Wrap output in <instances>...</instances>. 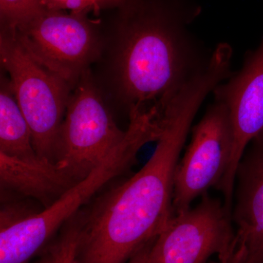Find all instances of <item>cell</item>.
Instances as JSON below:
<instances>
[{
	"label": "cell",
	"mask_w": 263,
	"mask_h": 263,
	"mask_svg": "<svg viewBox=\"0 0 263 263\" xmlns=\"http://www.w3.org/2000/svg\"><path fill=\"white\" fill-rule=\"evenodd\" d=\"M235 238L232 211L208 195L173 216L151 247L148 263H209L229 257Z\"/></svg>",
	"instance_id": "cell-8"
},
{
	"label": "cell",
	"mask_w": 263,
	"mask_h": 263,
	"mask_svg": "<svg viewBox=\"0 0 263 263\" xmlns=\"http://www.w3.org/2000/svg\"><path fill=\"white\" fill-rule=\"evenodd\" d=\"M235 190L236 229L228 263H263V129L240 159Z\"/></svg>",
	"instance_id": "cell-10"
},
{
	"label": "cell",
	"mask_w": 263,
	"mask_h": 263,
	"mask_svg": "<svg viewBox=\"0 0 263 263\" xmlns=\"http://www.w3.org/2000/svg\"><path fill=\"white\" fill-rule=\"evenodd\" d=\"M79 218L74 216L59 232L56 240L49 245L54 257V263H79Z\"/></svg>",
	"instance_id": "cell-14"
},
{
	"label": "cell",
	"mask_w": 263,
	"mask_h": 263,
	"mask_svg": "<svg viewBox=\"0 0 263 263\" xmlns=\"http://www.w3.org/2000/svg\"><path fill=\"white\" fill-rule=\"evenodd\" d=\"M233 145L229 110L224 104L214 101L192 129L191 142L176 167L174 215L187 210L211 188H218L229 167Z\"/></svg>",
	"instance_id": "cell-7"
},
{
	"label": "cell",
	"mask_w": 263,
	"mask_h": 263,
	"mask_svg": "<svg viewBox=\"0 0 263 263\" xmlns=\"http://www.w3.org/2000/svg\"><path fill=\"white\" fill-rule=\"evenodd\" d=\"M101 26V50L91 67L109 107L127 117L161 118L187 85L207 70L213 51L190 29L198 15L190 0H124Z\"/></svg>",
	"instance_id": "cell-1"
},
{
	"label": "cell",
	"mask_w": 263,
	"mask_h": 263,
	"mask_svg": "<svg viewBox=\"0 0 263 263\" xmlns=\"http://www.w3.org/2000/svg\"><path fill=\"white\" fill-rule=\"evenodd\" d=\"M161 131L160 121L154 114L131 117L125 138L89 176L39 214L0 231V263H28L99 192L125 174L136 163L139 151L157 141Z\"/></svg>",
	"instance_id": "cell-3"
},
{
	"label": "cell",
	"mask_w": 263,
	"mask_h": 263,
	"mask_svg": "<svg viewBox=\"0 0 263 263\" xmlns=\"http://www.w3.org/2000/svg\"><path fill=\"white\" fill-rule=\"evenodd\" d=\"M214 101L229 110L234 133L231 160L218 190L232 209L235 174L250 142L263 129V38L255 49L246 53L241 68L213 90Z\"/></svg>",
	"instance_id": "cell-9"
},
{
	"label": "cell",
	"mask_w": 263,
	"mask_h": 263,
	"mask_svg": "<svg viewBox=\"0 0 263 263\" xmlns=\"http://www.w3.org/2000/svg\"><path fill=\"white\" fill-rule=\"evenodd\" d=\"M79 181L57 163L41 158L19 160L0 153L1 196L32 199L45 209Z\"/></svg>",
	"instance_id": "cell-11"
},
{
	"label": "cell",
	"mask_w": 263,
	"mask_h": 263,
	"mask_svg": "<svg viewBox=\"0 0 263 263\" xmlns=\"http://www.w3.org/2000/svg\"><path fill=\"white\" fill-rule=\"evenodd\" d=\"M32 201L23 197L1 196L0 230L8 229L39 214L41 212L32 207Z\"/></svg>",
	"instance_id": "cell-16"
},
{
	"label": "cell",
	"mask_w": 263,
	"mask_h": 263,
	"mask_svg": "<svg viewBox=\"0 0 263 263\" xmlns=\"http://www.w3.org/2000/svg\"><path fill=\"white\" fill-rule=\"evenodd\" d=\"M37 263H54V257L49 247H48L45 254Z\"/></svg>",
	"instance_id": "cell-18"
},
{
	"label": "cell",
	"mask_w": 263,
	"mask_h": 263,
	"mask_svg": "<svg viewBox=\"0 0 263 263\" xmlns=\"http://www.w3.org/2000/svg\"><path fill=\"white\" fill-rule=\"evenodd\" d=\"M127 129L95 83L91 69L78 81L69 99L56 151V163L78 181L85 179L124 140Z\"/></svg>",
	"instance_id": "cell-5"
},
{
	"label": "cell",
	"mask_w": 263,
	"mask_h": 263,
	"mask_svg": "<svg viewBox=\"0 0 263 263\" xmlns=\"http://www.w3.org/2000/svg\"><path fill=\"white\" fill-rule=\"evenodd\" d=\"M0 60L30 127L36 153L56 163L59 134L74 88L36 60L12 29H1Z\"/></svg>",
	"instance_id": "cell-4"
},
{
	"label": "cell",
	"mask_w": 263,
	"mask_h": 263,
	"mask_svg": "<svg viewBox=\"0 0 263 263\" xmlns=\"http://www.w3.org/2000/svg\"><path fill=\"white\" fill-rule=\"evenodd\" d=\"M45 9L41 0H0L1 29L16 30Z\"/></svg>",
	"instance_id": "cell-13"
},
{
	"label": "cell",
	"mask_w": 263,
	"mask_h": 263,
	"mask_svg": "<svg viewBox=\"0 0 263 263\" xmlns=\"http://www.w3.org/2000/svg\"><path fill=\"white\" fill-rule=\"evenodd\" d=\"M155 239L151 240V241L146 243V245L141 247V248L129 259V261H128L127 263H148L151 247H152Z\"/></svg>",
	"instance_id": "cell-17"
},
{
	"label": "cell",
	"mask_w": 263,
	"mask_h": 263,
	"mask_svg": "<svg viewBox=\"0 0 263 263\" xmlns=\"http://www.w3.org/2000/svg\"><path fill=\"white\" fill-rule=\"evenodd\" d=\"M124 0H41L46 9L69 10L76 14L99 15L104 10H115Z\"/></svg>",
	"instance_id": "cell-15"
},
{
	"label": "cell",
	"mask_w": 263,
	"mask_h": 263,
	"mask_svg": "<svg viewBox=\"0 0 263 263\" xmlns=\"http://www.w3.org/2000/svg\"><path fill=\"white\" fill-rule=\"evenodd\" d=\"M206 98L198 85L185 88L164 112L160 138L146 163L78 213V262L127 263L160 234L174 216L176 167Z\"/></svg>",
	"instance_id": "cell-2"
},
{
	"label": "cell",
	"mask_w": 263,
	"mask_h": 263,
	"mask_svg": "<svg viewBox=\"0 0 263 263\" xmlns=\"http://www.w3.org/2000/svg\"><path fill=\"white\" fill-rule=\"evenodd\" d=\"M1 72L0 81V153L22 160L39 159L33 146L32 133L12 87Z\"/></svg>",
	"instance_id": "cell-12"
},
{
	"label": "cell",
	"mask_w": 263,
	"mask_h": 263,
	"mask_svg": "<svg viewBox=\"0 0 263 263\" xmlns=\"http://www.w3.org/2000/svg\"><path fill=\"white\" fill-rule=\"evenodd\" d=\"M14 31L36 60L73 88L100 56L101 24L88 15L46 8Z\"/></svg>",
	"instance_id": "cell-6"
}]
</instances>
